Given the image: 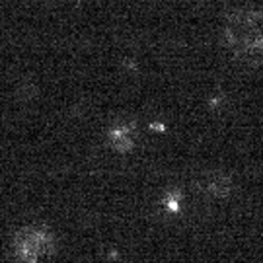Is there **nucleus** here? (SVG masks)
Listing matches in <instances>:
<instances>
[{
	"label": "nucleus",
	"instance_id": "f257e3e1",
	"mask_svg": "<svg viewBox=\"0 0 263 263\" xmlns=\"http://www.w3.org/2000/svg\"><path fill=\"white\" fill-rule=\"evenodd\" d=\"M12 250L20 263H43L55 254L57 240L43 226H26L16 232Z\"/></svg>",
	"mask_w": 263,
	"mask_h": 263
},
{
	"label": "nucleus",
	"instance_id": "f03ea898",
	"mask_svg": "<svg viewBox=\"0 0 263 263\" xmlns=\"http://www.w3.org/2000/svg\"><path fill=\"white\" fill-rule=\"evenodd\" d=\"M107 141L111 144L113 151L121 152V154H127L135 148V142H137V129L135 125L129 121H121L115 123L109 133H107Z\"/></svg>",
	"mask_w": 263,
	"mask_h": 263
},
{
	"label": "nucleus",
	"instance_id": "7ed1b4c3",
	"mask_svg": "<svg viewBox=\"0 0 263 263\" xmlns=\"http://www.w3.org/2000/svg\"><path fill=\"white\" fill-rule=\"evenodd\" d=\"M209 191L213 195H216V197H224V195H228V191H230V181L224 176H216V178H213L209 181Z\"/></svg>",
	"mask_w": 263,
	"mask_h": 263
}]
</instances>
